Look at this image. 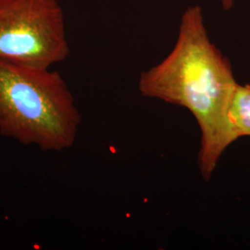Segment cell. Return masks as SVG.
<instances>
[{"label":"cell","instance_id":"obj_1","mask_svg":"<svg viewBox=\"0 0 250 250\" xmlns=\"http://www.w3.org/2000/svg\"><path fill=\"white\" fill-rule=\"evenodd\" d=\"M237 85L231 62L210 41L197 5L184 11L169 55L139 76L143 97L185 107L195 117L200 130L198 167L206 181L237 140L229 119Z\"/></svg>","mask_w":250,"mask_h":250},{"label":"cell","instance_id":"obj_2","mask_svg":"<svg viewBox=\"0 0 250 250\" xmlns=\"http://www.w3.org/2000/svg\"><path fill=\"white\" fill-rule=\"evenodd\" d=\"M80 112L62 76L0 61V134L43 151L72 146Z\"/></svg>","mask_w":250,"mask_h":250},{"label":"cell","instance_id":"obj_3","mask_svg":"<svg viewBox=\"0 0 250 250\" xmlns=\"http://www.w3.org/2000/svg\"><path fill=\"white\" fill-rule=\"evenodd\" d=\"M69 54L57 0H0L1 62L49 69Z\"/></svg>","mask_w":250,"mask_h":250},{"label":"cell","instance_id":"obj_4","mask_svg":"<svg viewBox=\"0 0 250 250\" xmlns=\"http://www.w3.org/2000/svg\"><path fill=\"white\" fill-rule=\"evenodd\" d=\"M229 119L236 139L243 136H250V84L249 83H238L231 104Z\"/></svg>","mask_w":250,"mask_h":250},{"label":"cell","instance_id":"obj_5","mask_svg":"<svg viewBox=\"0 0 250 250\" xmlns=\"http://www.w3.org/2000/svg\"><path fill=\"white\" fill-rule=\"evenodd\" d=\"M219 1L222 5V8L226 11L231 10L233 7V4H234V0H219Z\"/></svg>","mask_w":250,"mask_h":250}]
</instances>
